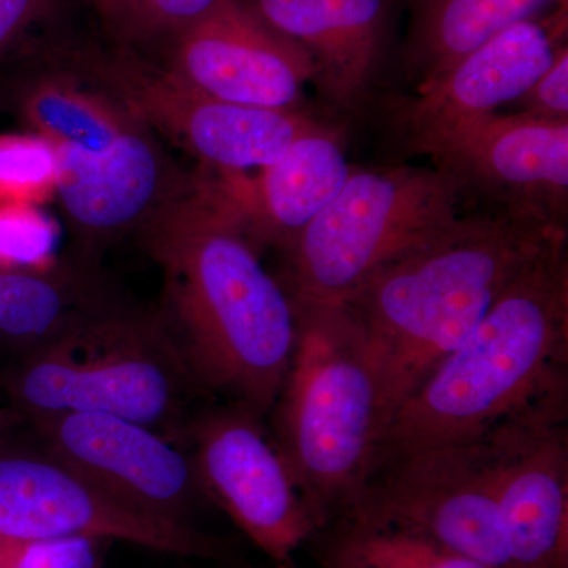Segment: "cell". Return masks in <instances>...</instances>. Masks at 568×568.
Returning a JSON list of instances; mask_svg holds the SVG:
<instances>
[{
	"mask_svg": "<svg viewBox=\"0 0 568 568\" xmlns=\"http://www.w3.org/2000/svg\"><path fill=\"white\" fill-rule=\"evenodd\" d=\"M140 235L163 272L156 313L196 394L268 417L301 327L233 190L189 179Z\"/></svg>",
	"mask_w": 568,
	"mask_h": 568,
	"instance_id": "6da1fadb",
	"label": "cell"
},
{
	"mask_svg": "<svg viewBox=\"0 0 568 568\" xmlns=\"http://www.w3.org/2000/svg\"><path fill=\"white\" fill-rule=\"evenodd\" d=\"M564 235L567 227L521 213L488 209L462 216L336 308L376 364L383 433L429 373L473 334L507 284Z\"/></svg>",
	"mask_w": 568,
	"mask_h": 568,
	"instance_id": "7a4b0ae2",
	"label": "cell"
},
{
	"mask_svg": "<svg viewBox=\"0 0 568 568\" xmlns=\"http://www.w3.org/2000/svg\"><path fill=\"white\" fill-rule=\"evenodd\" d=\"M567 235L523 268L484 320L398 407L373 467L407 452L484 436L568 384ZM372 467V469H373Z\"/></svg>",
	"mask_w": 568,
	"mask_h": 568,
	"instance_id": "3957f363",
	"label": "cell"
},
{
	"mask_svg": "<svg viewBox=\"0 0 568 568\" xmlns=\"http://www.w3.org/2000/svg\"><path fill=\"white\" fill-rule=\"evenodd\" d=\"M14 111L54 149L58 190L80 260L140 231L185 185L155 133L100 82L77 69L21 81Z\"/></svg>",
	"mask_w": 568,
	"mask_h": 568,
	"instance_id": "277c9868",
	"label": "cell"
},
{
	"mask_svg": "<svg viewBox=\"0 0 568 568\" xmlns=\"http://www.w3.org/2000/svg\"><path fill=\"white\" fill-rule=\"evenodd\" d=\"M0 392L26 424L61 414H110L181 447L190 399L197 396L159 313L126 301L17 355L0 375Z\"/></svg>",
	"mask_w": 568,
	"mask_h": 568,
	"instance_id": "5b68a950",
	"label": "cell"
},
{
	"mask_svg": "<svg viewBox=\"0 0 568 568\" xmlns=\"http://www.w3.org/2000/svg\"><path fill=\"white\" fill-rule=\"evenodd\" d=\"M297 317L293 364L268 417L321 532L353 507L372 473L383 433L379 373L339 312Z\"/></svg>",
	"mask_w": 568,
	"mask_h": 568,
	"instance_id": "8992f818",
	"label": "cell"
},
{
	"mask_svg": "<svg viewBox=\"0 0 568 568\" xmlns=\"http://www.w3.org/2000/svg\"><path fill=\"white\" fill-rule=\"evenodd\" d=\"M463 192L436 166H354L343 192L283 250L278 282L298 315L339 308L383 268L457 224Z\"/></svg>",
	"mask_w": 568,
	"mask_h": 568,
	"instance_id": "52a82bcc",
	"label": "cell"
},
{
	"mask_svg": "<svg viewBox=\"0 0 568 568\" xmlns=\"http://www.w3.org/2000/svg\"><path fill=\"white\" fill-rule=\"evenodd\" d=\"M100 537L239 566L234 538L141 514L36 444H0V544Z\"/></svg>",
	"mask_w": 568,
	"mask_h": 568,
	"instance_id": "ba28073f",
	"label": "cell"
},
{
	"mask_svg": "<svg viewBox=\"0 0 568 568\" xmlns=\"http://www.w3.org/2000/svg\"><path fill=\"white\" fill-rule=\"evenodd\" d=\"M345 515L414 530L480 566L514 568L485 435L379 463Z\"/></svg>",
	"mask_w": 568,
	"mask_h": 568,
	"instance_id": "9c48e42d",
	"label": "cell"
},
{
	"mask_svg": "<svg viewBox=\"0 0 568 568\" xmlns=\"http://www.w3.org/2000/svg\"><path fill=\"white\" fill-rule=\"evenodd\" d=\"M209 503L272 562L294 559L317 529L265 418L233 403L215 402L190 414L183 429Z\"/></svg>",
	"mask_w": 568,
	"mask_h": 568,
	"instance_id": "30bf717a",
	"label": "cell"
},
{
	"mask_svg": "<svg viewBox=\"0 0 568 568\" xmlns=\"http://www.w3.org/2000/svg\"><path fill=\"white\" fill-rule=\"evenodd\" d=\"M80 70L114 93L151 126L203 163L234 173L265 168L325 119L308 112L264 110L212 99L166 69L130 54H88Z\"/></svg>",
	"mask_w": 568,
	"mask_h": 568,
	"instance_id": "8fae6325",
	"label": "cell"
},
{
	"mask_svg": "<svg viewBox=\"0 0 568 568\" xmlns=\"http://www.w3.org/2000/svg\"><path fill=\"white\" fill-rule=\"evenodd\" d=\"M567 13L521 22L410 93H392L375 112L398 159L432 156L470 123L517 102L562 47Z\"/></svg>",
	"mask_w": 568,
	"mask_h": 568,
	"instance_id": "7c38bea8",
	"label": "cell"
},
{
	"mask_svg": "<svg viewBox=\"0 0 568 568\" xmlns=\"http://www.w3.org/2000/svg\"><path fill=\"white\" fill-rule=\"evenodd\" d=\"M241 2L308 55L312 84L335 118H373L396 92L398 21L406 0Z\"/></svg>",
	"mask_w": 568,
	"mask_h": 568,
	"instance_id": "4fadbf2b",
	"label": "cell"
},
{
	"mask_svg": "<svg viewBox=\"0 0 568 568\" xmlns=\"http://www.w3.org/2000/svg\"><path fill=\"white\" fill-rule=\"evenodd\" d=\"M568 384L485 433L514 568H568Z\"/></svg>",
	"mask_w": 568,
	"mask_h": 568,
	"instance_id": "5bb4252c",
	"label": "cell"
},
{
	"mask_svg": "<svg viewBox=\"0 0 568 568\" xmlns=\"http://www.w3.org/2000/svg\"><path fill=\"white\" fill-rule=\"evenodd\" d=\"M37 444L125 506L193 526L209 500L192 455L155 429L110 414H61L26 424Z\"/></svg>",
	"mask_w": 568,
	"mask_h": 568,
	"instance_id": "9a60e30c",
	"label": "cell"
},
{
	"mask_svg": "<svg viewBox=\"0 0 568 568\" xmlns=\"http://www.w3.org/2000/svg\"><path fill=\"white\" fill-rule=\"evenodd\" d=\"M166 70L222 102L308 112L313 65L297 44L265 24L241 0H220L171 37Z\"/></svg>",
	"mask_w": 568,
	"mask_h": 568,
	"instance_id": "2e32d148",
	"label": "cell"
},
{
	"mask_svg": "<svg viewBox=\"0 0 568 568\" xmlns=\"http://www.w3.org/2000/svg\"><path fill=\"white\" fill-rule=\"evenodd\" d=\"M429 160L491 211L567 227L568 122L495 112L459 130Z\"/></svg>",
	"mask_w": 568,
	"mask_h": 568,
	"instance_id": "e0dca14e",
	"label": "cell"
},
{
	"mask_svg": "<svg viewBox=\"0 0 568 568\" xmlns=\"http://www.w3.org/2000/svg\"><path fill=\"white\" fill-rule=\"evenodd\" d=\"M342 125L324 121L302 134L252 185L226 182L260 252L265 246L283 252L345 189L354 166Z\"/></svg>",
	"mask_w": 568,
	"mask_h": 568,
	"instance_id": "ac0fdd59",
	"label": "cell"
},
{
	"mask_svg": "<svg viewBox=\"0 0 568 568\" xmlns=\"http://www.w3.org/2000/svg\"><path fill=\"white\" fill-rule=\"evenodd\" d=\"M568 0H406L396 80L413 91L521 22L567 13Z\"/></svg>",
	"mask_w": 568,
	"mask_h": 568,
	"instance_id": "d6986e66",
	"label": "cell"
},
{
	"mask_svg": "<svg viewBox=\"0 0 568 568\" xmlns=\"http://www.w3.org/2000/svg\"><path fill=\"white\" fill-rule=\"evenodd\" d=\"M122 301L95 265L81 260L44 272L0 271V349L29 353Z\"/></svg>",
	"mask_w": 568,
	"mask_h": 568,
	"instance_id": "ffe728a7",
	"label": "cell"
},
{
	"mask_svg": "<svg viewBox=\"0 0 568 568\" xmlns=\"http://www.w3.org/2000/svg\"><path fill=\"white\" fill-rule=\"evenodd\" d=\"M321 568H488L414 530L345 515L316 534Z\"/></svg>",
	"mask_w": 568,
	"mask_h": 568,
	"instance_id": "44dd1931",
	"label": "cell"
},
{
	"mask_svg": "<svg viewBox=\"0 0 568 568\" xmlns=\"http://www.w3.org/2000/svg\"><path fill=\"white\" fill-rule=\"evenodd\" d=\"M54 149L39 134H0V204L41 205L55 197Z\"/></svg>",
	"mask_w": 568,
	"mask_h": 568,
	"instance_id": "7402d4cb",
	"label": "cell"
},
{
	"mask_svg": "<svg viewBox=\"0 0 568 568\" xmlns=\"http://www.w3.org/2000/svg\"><path fill=\"white\" fill-rule=\"evenodd\" d=\"M58 237V226L40 205L0 204V271H51L61 264Z\"/></svg>",
	"mask_w": 568,
	"mask_h": 568,
	"instance_id": "603a6c76",
	"label": "cell"
},
{
	"mask_svg": "<svg viewBox=\"0 0 568 568\" xmlns=\"http://www.w3.org/2000/svg\"><path fill=\"white\" fill-rule=\"evenodd\" d=\"M114 541L100 537L0 544V568H103Z\"/></svg>",
	"mask_w": 568,
	"mask_h": 568,
	"instance_id": "cb8c5ba5",
	"label": "cell"
},
{
	"mask_svg": "<svg viewBox=\"0 0 568 568\" xmlns=\"http://www.w3.org/2000/svg\"><path fill=\"white\" fill-rule=\"evenodd\" d=\"M220 0H133L125 31L136 39L174 37Z\"/></svg>",
	"mask_w": 568,
	"mask_h": 568,
	"instance_id": "d4e9b609",
	"label": "cell"
},
{
	"mask_svg": "<svg viewBox=\"0 0 568 568\" xmlns=\"http://www.w3.org/2000/svg\"><path fill=\"white\" fill-rule=\"evenodd\" d=\"M518 111L544 121L568 122V48L564 43L551 65L517 100Z\"/></svg>",
	"mask_w": 568,
	"mask_h": 568,
	"instance_id": "484cf974",
	"label": "cell"
},
{
	"mask_svg": "<svg viewBox=\"0 0 568 568\" xmlns=\"http://www.w3.org/2000/svg\"><path fill=\"white\" fill-rule=\"evenodd\" d=\"M58 0H0V59L48 20Z\"/></svg>",
	"mask_w": 568,
	"mask_h": 568,
	"instance_id": "4316f807",
	"label": "cell"
},
{
	"mask_svg": "<svg viewBox=\"0 0 568 568\" xmlns=\"http://www.w3.org/2000/svg\"><path fill=\"white\" fill-rule=\"evenodd\" d=\"M102 20L118 31H125L133 0H92Z\"/></svg>",
	"mask_w": 568,
	"mask_h": 568,
	"instance_id": "83f0119b",
	"label": "cell"
},
{
	"mask_svg": "<svg viewBox=\"0 0 568 568\" xmlns=\"http://www.w3.org/2000/svg\"><path fill=\"white\" fill-rule=\"evenodd\" d=\"M21 425H26L24 418L9 405L6 396L0 392V444L11 439V433Z\"/></svg>",
	"mask_w": 568,
	"mask_h": 568,
	"instance_id": "f1b7e54d",
	"label": "cell"
},
{
	"mask_svg": "<svg viewBox=\"0 0 568 568\" xmlns=\"http://www.w3.org/2000/svg\"><path fill=\"white\" fill-rule=\"evenodd\" d=\"M239 568V567H235ZM267 568H298L294 559L283 560V562H272L271 567Z\"/></svg>",
	"mask_w": 568,
	"mask_h": 568,
	"instance_id": "f546056e",
	"label": "cell"
}]
</instances>
